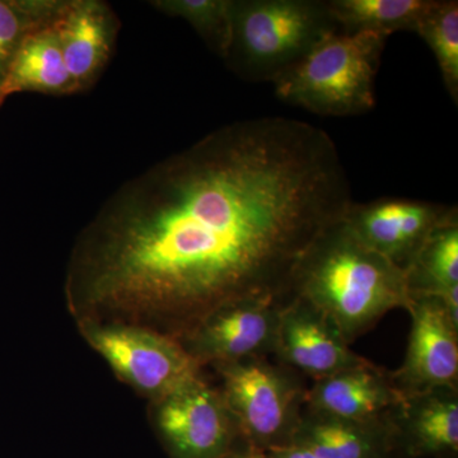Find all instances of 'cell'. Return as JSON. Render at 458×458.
I'll use <instances>...</instances> for the list:
<instances>
[{"instance_id": "1", "label": "cell", "mask_w": 458, "mask_h": 458, "mask_svg": "<svg viewBox=\"0 0 458 458\" xmlns=\"http://www.w3.org/2000/svg\"><path fill=\"white\" fill-rule=\"evenodd\" d=\"M352 203L327 131L282 116L228 123L106 199L69 259V309L181 342L227 304L289 300L304 252Z\"/></svg>"}, {"instance_id": "2", "label": "cell", "mask_w": 458, "mask_h": 458, "mask_svg": "<svg viewBox=\"0 0 458 458\" xmlns=\"http://www.w3.org/2000/svg\"><path fill=\"white\" fill-rule=\"evenodd\" d=\"M292 295L327 316L349 345L391 310L410 306L405 271L364 245L343 218L304 252Z\"/></svg>"}, {"instance_id": "3", "label": "cell", "mask_w": 458, "mask_h": 458, "mask_svg": "<svg viewBox=\"0 0 458 458\" xmlns=\"http://www.w3.org/2000/svg\"><path fill=\"white\" fill-rule=\"evenodd\" d=\"M337 31L324 0H232V38L225 62L242 80L274 83Z\"/></svg>"}, {"instance_id": "4", "label": "cell", "mask_w": 458, "mask_h": 458, "mask_svg": "<svg viewBox=\"0 0 458 458\" xmlns=\"http://www.w3.org/2000/svg\"><path fill=\"white\" fill-rule=\"evenodd\" d=\"M388 38L373 32L327 36L274 82L282 101L322 116L372 110L375 82Z\"/></svg>"}, {"instance_id": "5", "label": "cell", "mask_w": 458, "mask_h": 458, "mask_svg": "<svg viewBox=\"0 0 458 458\" xmlns=\"http://www.w3.org/2000/svg\"><path fill=\"white\" fill-rule=\"evenodd\" d=\"M214 369L245 445L267 452L292 442L307 394L301 375L279 361L271 363L269 357L219 364Z\"/></svg>"}, {"instance_id": "6", "label": "cell", "mask_w": 458, "mask_h": 458, "mask_svg": "<svg viewBox=\"0 0 458 458\" xmlns=\"http://www.w3.org/2000/svg\"><path fill=\"white\" fill-rule=\"evenodd\" d=\"M78 327L114 375L153 403L203 375L182 344L152 328L90 321Z\"/></svg>"}, {"instance_id": "7", "label": "cell", "mask_w": 458, "mask_h": 458, "mask_svg": "<svg viewBox=\"0 0 458 458\" xmlns=\"http://www.w3.org/2000/svg\"><path fill=\"white\" fill-rule=\"evenodd\" d=\"M153 405L170 458H227L242 443L221 391L203 375Z\"/></svg>"}, {"instance_id": "8", "label": "cell", "mask_w": 458, "mask_h": 458, "mask_svg": "<svg viewBox=\"0 0 458 458\" xmlns=\"http://www.w3.org/2000/svg\"><path fill=\"white\" fill-rule=\"evenodd\" d=\"M286 301L249 298L208 316L181 340L199 366H219L276 352L280 311Z\"/></svg>"}, {"instance_id": "9", "label": "cell", "mask_w": 458, "mask_h": 458, "mask_svg": "<svg viewBox=\"0 0 458 458\" xmlns=\"http://www.w3.org/2000/svg\"><path fill=\"white\" fill-rule=\"evenodd\" d=\"M454 216L456 207L381 198L367 204L352 203L343 221L364 245L405 271L434 229Z\"/></svg>"}, {"instance_id": "10", "label": "cell", "mask_w": 458, "mask_h": 458, "mask_svg": "<svg viewBox=\"0 0 458 458\" xmlns=\"http://www.w3.org/2000/svg\"><path fill=\"white\" fill-rule=\"evenodd\" d=\"M411 315L408 351L390 378L401 396L434 388H458V327L437 297L410 301Z\"/></svg>"}, {"instance_id": "11", "label": "cell", "mask_w": 458, "mask_h": 458, "mask_svg": "<svg viewBox=\"0 0 458 458\" xmlns=\"http://www.w3.org/2000/svg\"><path fill=\"white\" fill-rule=\"evenodd\" d=\"M274 355L283 366L313 381L370 361L352 351L327 316L294 295L280 311Z\"/></svg>"}, {"instance_id": "12", "label": "cell", "mask_w": 458, "mask_h": 458, "mask_svg": "<svg viewBox=\"0 0 458 458\" xmlns=\"http://www.w3.org/2000/svg\"><path fill=\"white\" fill-rule=\"evenodd\" d=\"M401 400L390 372L369 361L315 381L307 390L304 410L355 423H378L393 418Z\"/></svg>"}, {"instance_id": "13", "label": "cell", "mask_w": 458, "mask_h": 458, "mask_svg": "<svg viewBox=\"0 0 458 458\" xmlns=\"http://www.w3.org/2000/svg\"><path fill=\"white\" fill-rule=\"evenodd\" d=\"M75 93L98 82L113 55L120 21L99 0L65 2L54 22Z\"/></svg>"}, {"instance_id": "14", "label": "cell", "mask_w": 458, "mask_h": 458, "mask_svg": "<svg viewBox=\"0 0 458 458\" xmlns=\"http://www.w3.org/2000/svg\"><path fill=\"white\" fill-rule=\"evenodd\" d=\"M391 420L401 456H456L458 388H434L403 396Z\"/></svg>"}, {"instance_id": "15", "label": "cell", "mask_w": 458, "mask_h": 458, "mask_svg": "<svg viewBox=\"0 0 458 458\" xmlns=\"http://www.w3.org/2000/svg\"><path fill=\"white\" fill-rule=\"evenodd\" d=\"M292 442L318 458H391L396 452L393 420L355 423L303 410Z\"/></svg>"}, {"instance_id": "16", "label": "cell", "mask_w": 458, "mask_h": 458, "mask_svg": "<svg viewBox=\"0 0 458 458\" xmlns=\"http://www.w3.org/2000/svg\"><path fill=\"white\" fill-rule=\"evenodd\" d=\"M54 22L30 33L21 45L0 89L2 104L20 92L51 96L75 93Z\"/></svg>"}, {"instance_id": "17", "label": "cell", "mask_w": 458, "mask_h": 458, "mask_svg": "<svg viewBox=\"0 0 458 458\" xmlns=\"http://www.w3.org/2000/svg\"><path fill=\"white\" fill-rule=\"evenodd\" d=\"M410 301L458 289V216L438 225L405 270Z\"/></svg>"}, {"instance_id": "18", "label": "cell", "mask_w": 458, "mask_h": 458, "mask_svg": "<svg viewBox=\"0 0 458 458\" xmlns=\"http://www.w3.org/2000/svg\"><path fill=\"white\" fill-rule=\"evenodd\" d=\"M434 0H328L339 31L388 36L414 31Z\"/></svg>"}, {"instance_id": "19", "label": "cell", "mask_w": 458, "mask_h": 458, "mask_svg": "<svg viewBox=\"0 0 458 458\" xmlns=\"http://www.w3.org/2000/svg\"><path fill=\"white\" fill-rule=\"evenodd\" d=\"M65 2L0 0V89L27 36L40 27L53 23ZM0 105H3L2 101Z\"/></svg>"}, {"instance_id": "20", "label": "cell", "mask_w": 458, "mask_h": 458, "mask_svg": "<svg viewBox=\"0 0 458 458\" xmlns=\"http://www.w3.org/2000/svg\"><path fill=\"white\" fill-rule=\"evenodd\" d=\"M415 32L433 51L443 82L452 99H458V3L434 0L432 7L419 21Z\"/></svg>"}, {"instance_id": "21", "label": "cell", "mask_w": 458, "mask_h": 458, "mask_svg": "<svg viewBox=\"0 0 458 458\" xmlns=\"http://www.w3.org/2000/svg\"><path fill=\"white\" fill-rule=\"evenodd\" d=\"M149 4L165 16L186 21L225 60L232 38V0H155Z\"/></svg>"}, {"instance_id": "22", "label": "cell", "mask_w": 458, "mask_h": 458, "mask_svg": "<svg viewBox=\"0 0 458 458\" xmlns=\"http://www.w3.org/2000/svg\"><path fill=\"white\" fill-rule=\"evenodd\" d=\"M267 454L271 458H318L309 448L295 442H291L284 447L274 448L267 451Z\"/></svg>"}, {"instance_id": "23", "label": "cell", "mask_w": 458, "mask_h": 458, "mask_svg": "<svg viewBox=\"0 0 458 458\" xmlns=\"http://www.w3.org/2000/svg\"><path fill=\"white\" fill-rule=\"evenodd\" d=\"M227 458H271L267 451L256 450L242 443Z\"/></svg>"}, {"instance_id": "24", "label": "cell", "mask_w": 458, "mask_h": 458, "mask_svg": "<svg viewBox=\"0 0 458 458\" xmlns=\"http://www.w3.org/2000/svg\"><path fill=\"white\" fill-rule=\"evenodd\" d=\"M0 106H2V105H0Z\"/></svg>"}]
</instances>
